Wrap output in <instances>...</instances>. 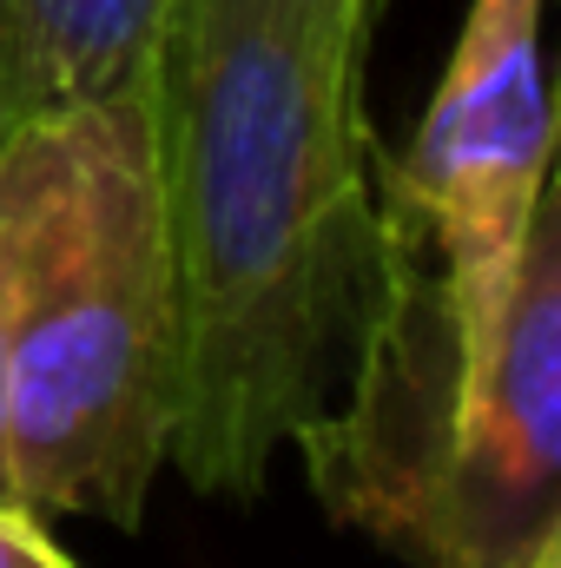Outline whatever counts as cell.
I'll list each match as a JSON object with an SVG mask.
<instances>
[{
  "label": "cell",
  "instance_id": "cell-8",
  "mask_svg": "<svg viewBox=\"0 0 561 568\" xmlns=\"http://www.w3.org/2000/svg\"><path fill=\"white\" fill-rule=\"evenodd\" d=\"M13 60H20V0H0V140L13 133Z\"/></svg>",
  "mask_w": 561,
  "mask_h": 568
},
{
  "label": "cell",
  "instance_id": "cell-4",
  "mask_svg": "<svg viewBox=\"0 0 561 568\" xmlns=\"http://www.w3.org/2000/svg\"><path fill=\"white\" fill-rule=\"evenodd\" d=\"M549 73H542V0H469L449 73L422 113V133L404 159L377 165V192H390L442 258L462 297H496L536 199L549 179Z\"/></svg>",
  "mask_w": 561,
  "mask_h": 568
},
{
  "label": "cell",
  "instance_id": "cell-6",
  "mask_svg": "<svg viewBox=\"0 0 561 568\" xmlns=\"http://www.w3.org/2000/svg\"><path fill=\"white\" fill-rule=\"evenodd\" d=\"M310 13H317V27H324V40H330L337 67H344L350 80H364V60H370V27H377L384 0H310Z\"/></svg>",
  "mask_w": 561,
  "mask_h": 568
},
{
  "label": "cell",
  "instance_id": "cell-10",
  "mask_svg": "<svg viewBox=\"0 0 561 568\" xmlns=\"http://www.w3.org/2000/svg\"><path fill=\"white\" fill-rule=\"evenodd\" d=\"M522 568H561V536H555V542H542V549H536Z\"/></svg>",
  "mask_w": 561,
  "mask_h": 568
},
{
  "label": "cell",
  "instance_id": "cell-1",
  "mask_svg": "<svg viewBox=\"0 0 561 568\" xmlns=\"http://www.w3.org/2000/svg\"><path fill=\"white\" fill-rule=\"evenodd\" d=\"M152 152L178 272V424L165 463L252 503L324 410L337 324L370 291V126L310 0H165Z\"/></svg>",
  "mask_w": 561,
  "mask_h": 568
},
{
  "label": "cell",
  "instance_id": "cell-7",
  "mask_svg": "<svg viewBox=\"0 0 561 568\" xmlns=\"http://www.w3.org/2000/svg\"><path fill=\"white\" fill-rule=\"evenodd\" d=\"M0 568H73V562L47 536V516H33L27 503H0Z\"/></svg>",
  "mask_w": 561,
  "mask_h": 568
},
{
  "label": "cell",
  "instance_id": "cell-2",
  "mask_svg": "<svg viewBox=\"0 0 561 568\" xmlns=\"http://www.w3.org/2000/svg\"><path fill=\"white\" fill-rule=\"evenodd\" d=\"M370 212L350 397L290 443L344 529L417 568H522L561 536L555 185L536 199L496 297H462L390 192Z\"/></svg>",
  "mask_w": 561,
  "mask_h": 568
},
{
  "label": "cell",
  "instance_id": "cell-9",
  "mask_svg": "<svg viewBox=\"0 0 561 568\" xmlns=\"http://www.w3.org/2000/svg\"><path fill=\"white\" fill-rule=\"evenodd\" d=\"M0 503H20L13 496V469H7V410H0Z\"/></svg>",
  "mask_w": 561,
  "mask_h": 568
},
{
  "label": "cell",
  "instance_id": "cell-3",
  "mask_svg": "<svg viewBox=\"0 0 561 568\" xmlns=\"http://www.w3.org/2000/svg\"><path fill=\"white\" fill-rule=\"evenodd\" d=\"M0 410L33 516L140 529L178 424V272L145 93L0 140Z\"/></svg>",
  "mask_w": 561,
  "mask_h": 568
},
{
  "label": "cell",
  "instance_id": "cell-5",
  "mask_svg": "<svg viewBox=\"0 0 561 568\" xmlns=\"http://www.w3.org/2000/svg\"><path fill=\"white\" fill-rule=\"evenodd\" d=\"M159 13L165 0H20L13 126L47 106L145 93Z\"/></svg>",
  "mask_w": 561,
  "mask_h": 568
}]
</instances>
